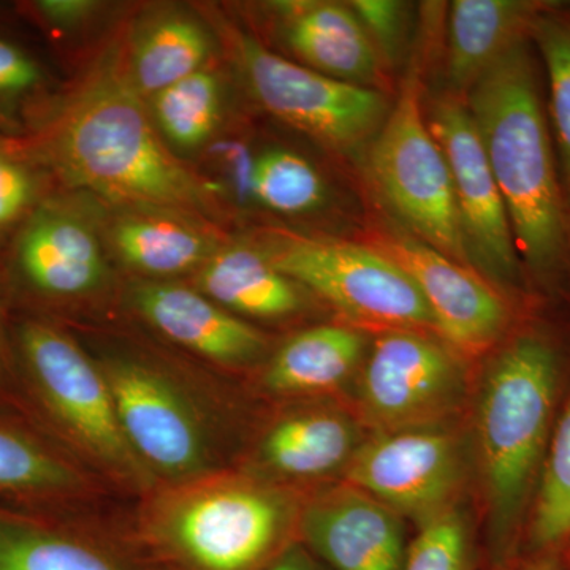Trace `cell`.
I'll use <instances>...</instances> for the list:
<instances>
[{
  "mask_svg": "<svg viewBox=\"0 0 570 570\" xmlns=\"http://www.w3.org/2000/svg\"><path fill=\"white\" fill-rule=\"evenodd\" d=\"M560 384V356L549 337L520 333L491 356L474 419L491 560L512 564L527 531L546 463Z\"/></svg>",
  "mask_w": 570,
  "mask_h": 570,
  "instance_id": "1",
  "label": "cell"
},
{
  "mask_svg": "<svg viewBox=\"0 0 570 570\" xmlns=\"http://www.w3.org/2000/svg\"><path fill=\"white\" fill-rule=\"evenodd\" d=\"M48 149L70 186L108 200L176 209L208 204L202 183L165 148L115 51L70 97Z\"/></svg>",
  "mask_w": 570,
  "mask_h": 570,
  "instance_id": "2",
  "label": "cell"
},
{
  "mask_svg": "<svg viewBox=\"0 0 570 570\" xmlns=\"http://www.w3.org/2000/svg\"><path fill=\"white\" fill-rule=\"evenodd\" d=\"M303 502L288 485L223 468L146 494L135 531L165 570H264L299 540Z\"/></svg>",
  "mask_w": 570,
  "mask_h": 570,
  "instance_id": "3",
  "label": "cell"
},
{
  "mask_svg": "<svg viewBox=\"0 0 570 570\" xmlns=\"http://www.w3.org/2000/svg\"><path fill=\"white\" fill-rule=\"evenodd\" d=\"M528 41L471 86L468 108L508 209L517 253L532 272L549 275L568 253V202Z\"/></svg>",
  "mask_w": 570,
  "mask_h": 570,
  "instance_id": "4",
  "label": "cell"
},
{
  "mask_svg": "<svg viewBox=\"0 0 570 570\" xmlns=\"http://www.w3.org/2000/svg\"><path fill=\"white\" fill-rule=\"evenodd\" d=\"M20 347L33 389L85 464L145 498L159 487L124 436L102 367L61 330L28 322Z\"/></svg>",
  "mask_w": 570,
  "mask_h": 570,
  "instance_id": "5",
  "label": "cell"
},
{
  "mask_svg": "<svg viewBox=\"0 0 570 570\" xmlns=\"http://www.w3.org/2000/svg\"><path fill=\"white\" fill-rule=\"evenodd\" d=\"M94 358L107 379L124 436L159 485L223 469L216 417L183 379L145 356Z\"/></svg>",
  "mask_w": 570,
  "mask_h": 570,
  "instance_id": "6",
  "label": "cell"
},
{
  "mask_svg": "<svg viewBox=\"0 0 570 570\" xmlns=\"http://www.w3.org/2000/svg\"><path fill=\"white\" fill-rule=\"evenodd\" d=\"M261 250L281 273L351 321L381 332L436 333L417 285L374 247L273 232Z\"/></svg>",
  "mask_w": 570,
  "mask_h": 570,
  "instance_id": "7",
  "label": "cell"
},
{
  "mask_svg": "<svg viewBox=\"0 0 570 570\" xmlns=\"http://www.w3.org/2000/svg\"><path fill=\"white\" fill-rule=\"evenodd\" d=\"M370 170L382 197L417 236L452 261L471 266L452 175L420 108V81H404L395 107L374 138Z\"/></svg>",
  "mask_w": 570,
  "mask_h": 570,
  "instance_id": "8",
  "label": "cell"
},
{
  "mask_svg": "<svg viewBox=\"0 0 570 570\" xmlns=\"http://www.w3.org/2000/svg\"><path fill=\"white\" fill-rule=\"evenodd\" d=\"M461 355L430 333L381 332L360 374L358 407L374 433L449 425L468 396Z\"/></svg>",
  "mask_w": 570,
  "mask_h": 570,
  "instance_id": "9",
  "label": "cell"
},
{
  "mask_svg": "<svg viewBox=\"0 0 570 570\" xmlns=\"http://www.w3.org/2000/svg\"><path fill=\"white\" fill-rule=\"evenodd\" d=\"M235 55L265 110L340 151L373 138L387 119V99L376 89L287 61L254 37L238 33Z\"/></svg>",
  "mask_w": 570,
  "mask_h": 570,
  "instance_id": "10",
  "label": "cell"
},
{
  "mask_svg": "<svg viewBox=\"0 0 570 570\" xmlns=\"http://www.w3.org/2000/svg\"><path fill=\"white\" fill-rule=\"evenodd\" d=\"M469 474L463 439L449 425L374 433L344 479L420 528L460 508Z\"/></svg>",
  "mask_w": 570,
  "mask_h": 570,
  "instance_id": "11",
  "label": "cell"
},
{
  "mask_svg": "<svg viewBox=\"0 0 570 570\" xmlns=\"http://www.w3.org/2000/svg\"><path fill=\"white\" fill-rule=\"evenodd\" d=\"M426 122L449 164L471 265L494 283L515 284L520 257L508 209L468 105L441 97Z\"/></svg>",
  "mask_w": 570,
  "mask_h": 570,
  "instance_id": "12",
  "label": "cell"
},
{
  "mask_svg": "<svg viewBox=\"0 0 570 570\" xmlns=\"http://www.w3.org/2000/svg\"><path fill=\"white\" fill-rule=\"evenodd\" d=\"M377 249L417 285L439 336L461 356H478L508 332L510 307L498 288L474 268L452 261L417 236L392 228L379 235Z\"/></svg>",
  "mask_w": 570,
  "mask_h": 570,
  "instance_id": "13",
  "label": "cell"
},
{
  "mask_svg": "<svg viewBox=\"0 0 570 570\" xmlns=\"http://www.w3.org/2000/svg\"><path fill=\"white\" fill-rule=\"evenodd\" d=\"M298 539L330 570H403L411 546L403 517L348 483L303 502Z\"/></svg>",
  "mask_w": 570,
  "mask_h": 570,
  "instance_id": "14",
  "label": "cell"
},
{
  "mask_svg": "<svg viewBox=\"0 0 570 570\" xmlns=\"http://www.w3.org/2000/svg\"><path fill=\"white\" fill-rule=\"evenodd\" d=\"M130 302L157 333L214 365L243 367L265 354L266 340L257 328L195 288L140 281Z\"/></svg>",
  "mask_w": 570,
  "mask_h": 570,
  "instance_id": "15",
  "label": "cell"
},
{
  "mask_svg": "<svg viewBox=\"0 0 570 570\" xmlns=\"http://www.w3.org/2000/svg\"><path fill=\"white\" fill-rule=\"evenodd\" d=\"M363 441L362 428L343 411L295 409L266 428L249 471L283 485L326 478L346 471Z\"/></svg>",
  "mask_w": 570,
  "mask_h": 570,
  "instance_id": "16",
  "label": "cell"
},
{
  "mask_svg": "<svg viewBox=\"0 0 570 570\" xmlns=\"http://www.w3.org/2000/svg\"><path fill=\"white\" fill-rule=\"evenodd\" d=\"M22 276L40 294L78 298L102 287V250L88 225L59 208H41L26 225L17 247Z\"/></svg>",
  "mask_w": 570,
  "mask_h": 570,
  "instance_id": "17",
  "label": "cell"
},
{
  "mask_svg": "<svg viewBox=\"0 0 570 570\" xmlns=\"http://www.w3.org/2000/svg\"><path fill=\"white\" fill-rule=\"evenodd\" d=\"M285 39L296 56L335 80L371 88L381 55L351 7L333 2L277 3Z\"/></svg>",
  "mask_w": 570,
  "mask_h": 570,
  "instance_id": "18",
  "label": "cell"
},
{
  "mask_svg": "<svg viewBox=\"0 0 570 570\" xmlns=\"http://www.w3.org/2000/svg\"><path fill=\"white\" fill-rule=\"evenodd\" d=\"M550 2L456 0L449 17V75L453 88L471 86L521 41L530 40L535 17Z\"/></svg>",
  "mask_w": 570,
  "mask_h": 570,
  "instance_id": "19",
  "label": "cell"
},
{
  "mask_svg": "<svg viewBox=\"0 0 570 570\" xmlns=\"http://www.w3.org/2000/svg\"><path fill=\"white\" fill-rule=\"evenodd\" d=\"M0 570H149L89 531L0 513Z\"/></svg>",
  "mask_w": 570,
  "mask_h": 570,
  "instance_id": "20",
  "label": "cell"
},
{
  "mask_svg": "<svg viewBox=\"0 0 570 570\" xmlns=\"http://www.w3.org/2000/svg\"><path fill=\"white\" fill-rule=\"evenodd\" d=\"M356 330L321 325L292 336L269 360L264 389L276 396H318L343 387L365 358Z\"/></svg>",
  "mask_w": 570,
  "mask_h": 570,
  "instance_id": "21",
  "label": "cell"
},
{
  "mask_svg": "<svg viewBox=\"0 0 570 570\" xmlns=\"http://www.w3.org/2000/svg\"><path fill=\"white\" fill-rule=\"evenodd\" d=\"M198 292L235 316L283 318L298 313V284L281 273L261 249H217L198 269Z\"/></svg>",
  "mask_w": 570,
  "mask_h": 570,
  "instance_id": "22",
  "label": "cell"
},
{
  "mask_svg": "<svg viewBox=\"0 0 570 570\" xmlns=\"http://www.w3.org/2000/svg\"><path fill=\"white\" fill-rule=\"evenodd\" d=\"M112 243L124 264L151 277L200 269L217 249L194 225L164 214H129L112 227Z\"/></svg>",
  "mask_w": 570,
  "mask_h": 570,
  "instance_id": "23",
  "label": "cell"
},
{
  "mask_svg": "<svg viewBox=\"0 0 570 570\" xmlns=\"http://www.w3.org/2000/svg\"><path fill=\"white\" fill-rule=\"evenodd\" d=\"M212 50V36L197 18L170 11L142 29L127 69L137 91L153 97L205 69Z\"/></svg>",
  "mask_w": 570,
  "mask_h": 570,
  "instance_id": "24",
  "label": "cell"
},
{
  "mask_svg": "<svg viewBox=\"0 0 570 570\" xmlns=\"http://www.w3.org/2000/svg\"><path fill=\"white\" fill-rule=\"evenodd\" d=\"M531 558L557 561L570 546V400L551 433L527 524Z\"/></svg>",
  "mask_w": 570,
  "mask_h": 570,
  "instance_id": "25",
  "label": "cell"
},
{
  "mask_svg": "<svg viewBox=\"0 0 570 570\" xmlns=\"http://www.w3.org/2000/svg\"><path fill=\"white\" fill-rule=\"evenodd\" d=\"M92 490L88 472L33 439L0 426V491L88 497Z\"/></svg>",
  "mask_w": 570,
  "mask_h": 570,
  "instance_id": "26",
  "label": "cell"
},
{
  "mask_svg": "<svg viewBox=\"0 0 570 570\" xmlns=\"http://www.w3.org/2000/svg\"><path fill=\"white\" fill-rule=\"evenodd\" d=\"M153 99V116L168 141L194 149L209 140L223 111V85L202 69L168 86Z\"/></svg>",
  "mask_w": 570,
  "mask_h": 570,
  "instance_id": "27",
  "label": "cell"
},
{
  "mask_svg": "<svg viewBox=\"0 0 570 570\" xmlns=\"http://www.w3.org/2000/svg\"><path fill=\"white\" fill-rule=\"evenodd\" d=\"M530 40L538 47L549 75L550 118L570 205V6L550 2L532 22Z\"/></svg>",
  "mask_w": 570,
  "mask_h": 570,
  "instance_id": "28",
  "label": "cell"
},
{
  "mask_svg": "<svg viewBox=\"0 0 570 570\" xmlns=\"http://www.w3.org/2000/svg\"><path fill=\"white\" fill-rule=\"evenodd\" d=\"M250 190L266 208L284 214L313 212L325 198L321 174L298 154L272 149L250 168Z\"/></svg>",
  "mask_w": 570,
  "mask_h": 570,
  "instance_id": "29",
  "label": "cell"
},
{
  "mask_svg": "<svg viewBox=\"0 0 570 570\" xmlns=\"http://www.w3.org/2000/svg\"><path fill=\"white\" fill-rule=\"evenodd\" d=\"M403 570H475L474 540L461 505L420 528Z\"/></svg>",
  "mask_w": 570,
  "mask_h": 570,
  "instance_id": "30",
  "label": "cell"
},
{
  "mask_svg": "<svg viewBox=\"0 0 570 570\" xmlns=\"http://www.w3.org/2000/svg\"><path fill=\"white\" fill-rule=\"evenodd\" d=\"M356 18L376 45L379 55L395 58L406 32V3L392 0H355L351 2Z\"/></svg>",
  "mask_w": 570,
  "mask_h": 570,
  "instance_id": "31",
  "label": "cell"
},
{
  "mask_svg": "<svg viewBox=\"0 0 570 570\" xmlns=\"http://www.w3.org/2000/svg\"><path fill=\"white\" fill-rule=\"evenodd\" d=\"M31 195L28 171L0 149V227L13 223L24 212Z\"/></svg>",
  "mask_w": 570,
  "mask_h": 570,
  "instance_id": "32",
  "label": "cell"
},
{
  "mask_svg": "<svg viewBox=\"0 0 570 570\" xmlns=\"http://www.w3.org/2000/svg\"><path fill=\"white\" fill-rule=\"evenodd\" d=\"M40 81V70L31 56L9 41L0 40V96H17Z\"/></svg>",
  "mask_w": 570,
  "mask_h": 570,
  "instance_id": "33",
  "label": "cell"
},
{
  "mask_svg": "<svg viewBox=\"0 0 570 570\" xmlns=\"http://www.w3.org/2000/svg\"><path fill=\"white\" fill-rule=\"evenodd\" d=\"M37 9L56 24L77 26L91 18L99 3L91 0H43L37 3Z\"/></svg>",
  "mask_w": 570,
  "mask_h": 570,
  "instance_id": "34",
  "label": "cell"
},
{
  "mask_svg": "<svg viewBox=\"0 0 570 570\" xmlns=\"http://www.w3.org/2000/svg\"><path fill=\"white\" fill-rule=\"evenodd\" d=\"M264 570H325V568L299 540H295Z\"/></svg>",
  "mask_w": 570,
  "mask_h": 570,
  "instance_id": "35",
  "label": "cell"
},
{
  "mask_svg": "<svg viewBox=\"0 0 570 570\" xmlns=\"http://www.w3.org/2000/svg\"><path fill=\"white\" fill-rule=\"evenodd\" d=\"M501 570H564L558 564V561L538 560V558H530V560L519 562V564H509L508 568Z\"/></svg>",
  "mask_w": 570,
  "mask_h": 570,
  "instance_id": "36",
  "label": "cell"
},
{
  "mask_svg": "<svg viewBox=\"0 0 570 570\" xmlns=\"http://www.w3.org/2000/svg\"><path fill=\"white\" fill-rule=\"evenodd\" d=\"M0 371H2V348H0Z\"/></svg>",
  "mask_w": 570,
  "mask_h": 570,
  "instance_id": "37",
  "label": "cell"
}]
</instances>
